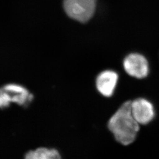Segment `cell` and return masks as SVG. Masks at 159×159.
<instances>
[{"label": "cell", "mask_w": 159, "mask_h": 159, "mask_svg": "<svg viewBox=\"0 0 159 159\" xmlns=\"http://www.w3.org/2000/svg\"><path fill=\"white\" fill-rule=\"evenodd\" d=\"M131 104V101L123 103L107 123L108 130L115 140L123 146H129L134 142L140 129L139 123L132 114Z\"/></svg>", "instance_id": "1"}, {"label": "cell", "mask_w": 159, "mask_h": 159, "mask_svg": "<svg viewBox=\"0 0 159 159\" xmlns=\"http://www.w3.org/2000/svg\"><path fill=\"white\" fill-rule=\"evenodd\" d=\"M96 0H64V10L69 17L81 23L87 22L93 17Z\"/></svg>", "instance_id": "2"}, {"label": "cell", "mask_w": 159, "mask_h": 159, "mask_svg": "<svg viewBox=\"0 0 159 159\" xmlns=\"http://www.w3.org/2000/svg\"><path fill=\"white\" fill-rule=\"evenodd\" d=\"M33 98L29 91L21 85L10 84L5 85L0 92V106L2 108L9 106L11 102L25 106Z\"/></svg>", "instance_id": "3"}, {"label": "cell", "mask_w": 159, "mask_h": 159, "mask_svg": "<svg viewBox=\"0 0 159 159\" xmlns=\"http://www.w3.org/2000/svg\"><path fill=\"white\" fill-rule=\"evenodd\" d=\"M123 66L127 74L137 79L146 77L149 71L147 59L138 53H132L125 57Z\"/></svg>", "instance_id": "4"}, {"label": "cell", "mask_w": 159, "mask_h": 159, "mask_svg": "<svg viewBox=\"0 0 159 159\" xmlns=\"http://www.w3.org/2000/svg\"><path fill=\"white\" fill-rule=\"evenodd\" d=\"M131 112L139 125H147L154 117L155 112L153 104L148 100L140 98L131 102Z\"/></svg>", "instance_id": "5"}, {"label": "cell", "mask_w": 159, "mask_h": 159, "mask_svg": "<svg viewBox=\"0 0 159 159\" xmlns=\"http://www.w3.org/2000/svg\"><path fill=\"white\" fill-rule=\"evenodd\" d=\"M118 74L111 70H106L99 74L96 79L98 91L102 96L110 97L113 94L118 81Z\"/></svg>", "instance_id": "6"}, {"label": "cell", "mask_w": 159, "mask_h": 159, "mask_svg": "<svg viewBox=\"0 0 159 159\" xmlns=\"http://www.w3.org/2000/svg\"><path fill=\"white\" fill-rule=\"evenodd\" d=\"M23 159H63L61 154L57 148L39 147L29 150L24 155Z\"/></svg>", "instance_id": "7"}]
</instances>
